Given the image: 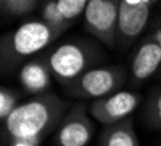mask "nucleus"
Masks as SVG:
<instances>
[{
  "label": "nucleus",
  "mask_w": 161,
  "mask_h": 146,
  "mask_svg": "<svg viewBox=\"0 0 161 146\" xmlns=\"http://www.w3.org/2000/svg\"><path fill=\"white\" fill-rule=\"evenodd\" d=\"M67 113V103L55 93H44L20 103L3 120L12 140H38L58 128Z\"/></svg>",
  "instance_id": "nucleus-1"
},
{
  "label": "nucleus",
  "mask_w": 161,
  "mask_h": 146,
  "mask_svg": "<svg viewBox=\"0 0 161 146\" xmlns=\"http://www.w3.org/2000/svg\"><path fill=\"white\" fill-rule=\"evenodd\" d=\"M65 29L51 26L42 19H34L4 34L0 44L3 71H12L26 60L48 48Z\"/></svg>",
  "instance_id": "nucleus-2"
},
{
  "label": "nucleus",
  "mask_w": 161,
  "mask_h": 146,
  "mask_svg": "<svg viewBox=\"0 0 161 146\" xmlns=\"http://www.w3.org/2000/svg\"><path fill=\"white\" fill-rule=\"evenodd\" d=\"M53 77L63 86H68L90 68L97 67L103 58L99 44L84 38L63 42L45 54Z\"/></svg>",
  "instance_id": "nucleus-3"
},
{
  "label": "nucleus",
  "mask_w": 161,
  "mask_h": 146,
  "mask_svg": "<svg viewBox=\"0 0 161 146\" xmlns=\"http://www.w3.org/2000/svg\"><path fill=\"white\" fill-rule=\"evenodd\" d=\"M125 80L126 71L122 65H97L65 86V91L71 97L97 100L120 90Z\"/></svg>",
  "instance_id": "nucleus-4"
},
{
  "label": "nucleus",
  "mask_w": 161,
  "mask_h": 146,
  "mask_svg": "<svg viewBox=\"0 0 161 146\" xmlns=\"http://www.w3.org/2000/svg\"><path fill=\"white\" fill-rule=\"evenodd\" d=\"M120 0H89L84 10V28L99 42L116 48Z\"/></svg>",
  "instance_id": "nucleus-5"
},
{
  "label": "nucleus",
  "mask_w": 161,
  "mask_h": 146,
  "mask_svg": "<svg viewBox=\"0 0 161 146\" xmlns=\"http://www.w3.org/2000/svg\"><path fill=\"white\" fill-rule=\"evenodd\" d=\"M157 2L158 0H120L116 48H129L141 36Z\"/></svg>",
  "instance_id": "nucleus-6"
},
{
  "label": "nucleus",
  "mask_w": 161,
  "mask_h": 146,
  "mask_svg": "<svg viewBox=\"0 0 161 146\" xmlns=\"http://www.w3.org/2000/svg\"><path fill=\"white\" fill-rule=\"evenodd\" d=\"M94 135L93 116L86 104H75L65 113L55 130V146H87Z\"/></svg>",
  "instance_id": "nucleus-7"
},
{
  "label": "nucleus",
  "mask_w": 161,
  "mask_h": 146,
  "mask_svg": "<svg viewBox=\"0 0 161 146\" xmlns=\"http://www.w3.org/2000/svg\"><path fill=\"white\" fill-rule=\"evenodd\" d=\"M141 94L128 90H118L106 97L93 100L89 112L94 120L109 126L128 119L141 103Z\"/></svg>",
  "instance_id": "nucleus-8"
},
{
  "label": "nucleus",
  "mask_w": 161,
  "mask_h": 146,
  "mask_svg": "<svg viewBox=\"0 0 161 146\" xmlns=\"http://www.w3.org/2000/svg\"><path fill=\"white\" fill-rule=\"evenodd\" d=\"M161 68V48L153 34L145 38L131 60V80L134 84H141L151 78Z\"/></svg>",
  "instance_id": "nucleus-9"
},
{
  "label": "nucleus",
  "mask_w": 161,
  "mask_h": 146,
  "mask_svg": "<svg viewBox=\"0 0 161 146\" xmlns=\"http://www.w3.org/2000/svg\"><path fill=\"white\" fill-rule=\"evenodd\" d=\"M51 78L53 72L45 54L28 60L25 64L20 65L18 72V81L22 88L26 93L35 96L48 93L51 87Z\"/></svg>",
  "instance_id": "nucleus-10"
},
{
  "label": "nucleus",
  "mask_w": 161,
  "mask_h": 146,
  "mask_svg": "<svg viewBox=\"0 0 161 146\" xmlns=\"http://www.w3.org/2000/svg\"><path fill=\"white\" fill-rule=\"evenodd\" d=\"M99 146H139L131 117L106 126L99 138Z\"/></svg>",
  "instance_id": "nucleus-11"
},
{
  "label": "nucleus",
  "mask_w": 161,
  "mask_h": 146,
  "mask_svg": "<svg viewBox=\"0 0 161 146\" xmlns=\"http://www.w3.org/2000/svg\"><path fill=\"white\" fill-rule=\"evenodd\" d=\"M41 19L44 22H47L51 26L60 28V29H65L70 26V23L67 22V19L64 18L63 12H61L58 2L57 0H47L41 8Z\"/></svg>",
  "instance_id": "nucleus-12"
},
{
  "label": "nucleus",
  "mask_w": 161,
  "mask_h": 146,
  "mask_svg": "<svg viewBox=\"0 0 161 146\" xmlns=\"http://www.w3.org/2000/svg\"><path fill=\"white\" fill-rule=\"evenodd\" d=\"M2 10L9 16H25L36 8L39 0H0Z\"/></svg>",
  "instance_id": "nucleus-13"
},
{
  "label": "nucleus",
  "mask_w": 161,
  "mask_h": 146,
  "mask_svg": "<svg viewBox=\"0 0 161 146\" xmlns=\"http://www.w3.org/2000/svg\"><path fill=\"white\" fill-rule=\"evenodd\" d=\"M57 2L68 23L74 22L80 16L84 15V10L89 3V0H57Z\"/></svg>",
  "instance_id": "nucleus-14"
},
{
  "label": "nucleus",
  "mask_w": 161,
  "mask_h": 146,
  "mask_svg": "<svg viewBox=\"0 0 161 146\" xmlns=\"http://www.w3.org/2000/svg\"><path fill=\"white\" fill-rule=\"evenodd\" d=\"M19 94L12 88L8 87H2L0 88V119L3 122L4 119H8L13 110L19 106Z\"/></svg>",
  "instance_id": "nucleus-15"
},
{
  "label": "nucleus",
  "mask_w": 161,
  "mask_h": 146,
  "mask_svg": "<svg viewBox=\"0 0 161 146\" xmlns=\"http://www.w3.org/2000/svg\"><path fill=\"white\" fill-rule=\"evenodd\" d=\"M147 114H148V122L154 128L161 129V91H158L153 96L148 110H147Z\"/></svg>",
  "instance_id": "nucleus-16"
},
{
  "label": "nucleus",
  "mask_w": 161,
  "mask_h": 146,
  "mask_svg": "<svg viewBox=\"0 0 161 146\" xmlns=\"http://www.w3.org/2000/svg\"><path fill=\"white\" fill-rule=\"evenodd\" d=\"M10 146H39L38 140H13Z\"/></svg>",
  "instance_id": "nucleus-17"
},
{
  "label": "nucleus",
  "mask_w": 161,
  "mask_h": 146,
  "mask_svg": "<svg viewBox=\"0 0 161 146\" xmlns=\"http://www.w3.org/2000/svg\"><path fill=\"white\" fill-rule=\"evenodd\" d=\"M153 36L155 38V41L158 42V45H160V48H161V22L158 23V26L155 28V29H154Z\"/></svg>",
  "instance_id": "nucleus-18"
}]
</instances>
